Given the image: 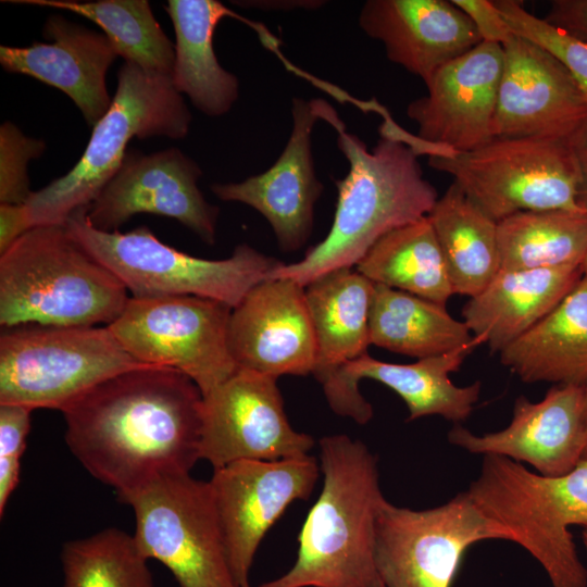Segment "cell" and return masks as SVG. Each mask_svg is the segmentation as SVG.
<instances>
[{
	"label": "cell",
	"instance_id": "1",
	"mask_svg": "<svg viewBox=\"0 0 587 587\" xmlns=\"http://www.w3.org/2000/svg\"><path fill=\"white\" fill-rule=\"evenodd\" d=\"M203 396L173 369L141 365L101 382L62 413L65 442L126 503L152 482L200 460Z\"/></svg>",
	"mask_w": 587,
	"mask_h": 587
},
{
	"label": "cell",
	"instance_id": "2",
	"mask_svg": "<svg viewBox=\"0 0 587 587\" xmlns=\"http://www.w3.org/2000/svg\"><path fill=\"white\" fill-rule=\"evenodd\" d=\"M322 120L337 130V146L349 172L335 180L337 202L327 236L296 263L280 264L267 278H289L303 287L319 276L357 265L389 232L416 222L434 208L436 188L424 177L419 154L407 134L390 120L379 127L372 150L346 130L334 108L324 101Z\"/></svg>",
	"mask_w": 587,
	"mask_h": 587
},
{
	"label": "cell",
	"instance_id": "3",
	"mask_svg": "<svg viewBox=\"0 0 587 587\" xmlns=\"http://www.w3.org/2000/svg\"><path fill=\"white\" fill-rule=\"evenodd\" d=\"M319 446L323 487L300 530L297 560L260 587H378L375 530L386 498L377 459L345 434Z\"/></svg>",
	"mask_w": 587,
	"mask_h": 587
},
{
	"label": "cell",
	"instance_id": "4",
	"mask_svg": "<svg viewBox=\"0 0 587 587\" xmlns=\"http://www.w3.org/2000/svg\"><path fill=\"white\" fill-rule=\"evenodd\" d=\"M129 299L124 284L63 225H40L0 254L2 328L108 326Z\"/></svg>",
	"mask_w": 587,
	"mask_h": 587
},
{
	"label": "cell",
	"instance_id": "5",
	"mask_svg": "<svg viewBox=\"0 0 587 587\" xmlns=\"http://www.w3.org/2000/svg\"><path fill=\"white\" fill-rule=\"evenodd\" d=\"M191 113L171 77L152 75L125 62L117 74L111 105L93 126L88 145L74 167L25 203L33 227L63 225L87 208L120 170L128 141L137 137L182 139Z\"/></svg>",
	"mask_w": 587,
	"mask_h": 587
},
{
	"label": "cell",
	"instance_id": "6",
	"mask_svg": "<svg viewBox=\"0 0 587 587\" xmlns=\"http://www.w3.org/2000/svg\"><path fill=\"white\" fill-rule=\"evenodd\" d=\"M87 208L65 222L71 235L126 287L132 297L196 296L237 307L282 264L247 243L221 260L198 258L162 242L147 226L127 233L91 225Z\"/></svg>",
	"mask_w": 587,
	"mask_h": 587
},
{
	"label": "cell",
	"instance_id": "7",
	"mask_svg": "<svg viewBox=\"0 0 587 587\" xmlns=\"http://www.w3.org/2000/svg\"><path fill=\"white\" fill-rule=\"evenodd\" d=\"M141 365L108 326L25 324L0 335V404L61 412L101 382Z\"/></svg>",
	"mask_w": 587,
	"mask_h": 587
},
{
	"label": "cell",
	"instance_id": "8",
	"mask_svg": "<svg viewBox=\"0 0 587 587\" xmlns=\"http://www.w3.org/2000/svg\"><path fill=\"white\" fill-rule=\"evenodd\" d=\"M573 139L494 138L428 164L453 182L489 217L500 222L526 211L587 213L580 204V173Z\"/></svg>",
	"mask_w": 587,
	"mask_h": 587
},
{
	"label": "cell",
	"instance_id": "9",
	"mask_svg": "<svg viewBox=\"0 0 587 587\" xmlns=\"http://www.w3.org/2000/svg\"><path fill=\"white\" fill-rule=\"evenodd\" d=\"M232 310L196 296L129 297L108 327L136 361L178 371L205 396L238 369L228 348Z\"/></svg>",
	"mask_w": 587,
	"mask_h": 587
},
{
	"label": "cell",
	"instance_id": "10",
	"mask_svg": "<svg viewBox=\"0 0 587 587\" xmlns=\"http://www.w3.org/2000/svg\"><path fill=\"white\" fill-rule=\"evenodd\" d=\"M488 539L512 536L467 491L424 510L385 500L375 530L377 576L383 587H452L465 551Z\"/></svg>",
	"mask_w": 587,
	"mask_h": 587
},
{
	"label": "cell",
	"instance_id": "11",
	"mask_svg": "<svg viewBox=\"0 0 587 587\" xmlns=\"http://www.w3.org/2000/svg\"><path fill=\"white\" fill-rule=\"evenodd\" d=\"M127 504L140 551L167 567L179 587H237L209 480L190 473L165 476Z\"/></svg>",
	"mask_w": 587,
	"mask_h": 587
},
{
	"label": "cell",
	"instance_id": "12",
	"mask_svg": "<svg viewBox=\"0 0 587 587\" xmlns=\"http://www.w3.org/2000/svg\"><path fill=\"white\" fill-rule=\"evenodd\" d=\"M277 378L237 369L203 396L200 459L214 469L241 460H283L308 455L312 436L290 425Z\"/></svg>",
	"mask_w": 587,
	"mask_h": 587
},
{
	"label": "cell",
	"instance_id": "13",
	"mask_svg": "<svg viewBox=\"0 0 587 587\" xmlns=\"http://www.w3.org/2000/svg\"><path fill=\"white\" fill-rule=\"evenodd\" d=\"M320 471L310 454L241 460L213 470L209 484L237 587H250V570L265 534L289 504L310 496Z\"/></svg>",
	"mask_w": 587,
	"mask_h": 587
},
{
	"label": "cell",
	"instance_id": "14",
	"mask_svg": "<svg viewBox=\"0 0 587 587\" xmlns=\"http://www.w3.org/2000/svg\"><path fill=\"white\" fill-rule=\"evenodd\" d=\"M197 162L177 148L145 154L127 150L117 173L87 209L91 225L115 232L137 214L175 218L202 241L216 238L218 208L205 200Z\"/></svg>",
	"mask_w": 587,
	"mask_h": 587
},
{
	"label": "cell",
	"instance_id": "15",
	"mask_svg": "<svg viewBox=\"0 0 587 587\" xmlns=\"http://www.w3.org/2000/svg\"><path fill=\"white\" fill-rule=\"evenodd\" d=\"M502 48L494 138L573 139L587 122V99L566 67L515 34Z\"/></svg>",
	"mask_w": 587,
	"mask_h": 587
},
{
	"label": "cell",
	"instance_id": "16",
	"mask_svg": "<svg viewBox=\"0 0 587 587\" xmlns=\"http://www.w3.org/2000/svg\"><path fill=\"white\" fill-rule=\"evenodd\" d=\"M483 341L472 340L444 354L419 359L411 364L388 363L371 355L349 362L322 385L330 409L360 425L373 417V408L359 389L361 379H372L394 390L407 404L408 421L439 415L454 423L465 421L479 399L480 383L457 386L449 374Z\"/></svg>",
	"mask_w": 587,
	"mask_h": 587
},
{
	"label": "cell",
	"instance_id": "17",
	"mask_svg": "<svg viewBox=\"0 0 587 587\" xmlns=\"http://www.w3.org/2000/svg\"><path fill=\"white\" fill-rule=\"evenodd\" d=\"M502 68V46L482 41L436 71L425 83L427 95L407 108L416 138L457 153L491 141Z\"/></svg>",
	"mask_w": 587,
	"mask_h": 587
},
{
	"label": "cell",
	"instance_id": "18",
	"mask_svg": "<svg viewBox=\"0 0 587 587\" xmlns=\"http://www.w3.org/2000/svg\"><path fill=\"white\" fill-rule=\"evenodd\" d=\"M228 348L238 369L274 378L312 374L316 340L305 288L289 278H266L233 308Z\"/></svg>",
	"mask_w": 587,
	"mask_h": 587
},
{
	"label": "cell",
	"instance_id": "19",
	"mask_svg": "<svg viewBox=\"0 0 587 587\" xmlns=\"http://www.w3.org/2000/svg\"><path fill=\"white\" fill-rule=\"evenodd\" d=\"M323 99L292 100V129L275 163L239 183L214 184L211 191L223 201L245 203L270 223L282 251L300 249L311 235L314 205L323 185L312 157V132L322 120Z\"/></svg>",
	"mask_w": 587,
	"mask_h": 587
},
{
	"label": "cell",
	"instance_id": "20",
	"mask_svg": "<svg viewBox=\"0 0 587 587\" xmlns=\"http://www.w3.org/2000/svg\"><path fill=\"white\" fill-rule=\"evenodd\" d=\"M448 440L471 453L525 462L542 476H562L586 455L582 386L555 385L538 402L520 396L505 428L475 435L457 424Z\"/></svg>",
	"mask_w": 587,
	"mask_h": 587
},
{
	"label": "cell",
	"instance_id": "21",
	"mask_svg": "<svg viewBox=\"0 0 587 587\" xmlns=\"http://www.w3.org/2000/svg\"><path fill=\"white\" fill-rule=\"evenodd\" d=\"M42 35L51 43L28 47L0 46L4 71L38 79L67 95L85 121L95 126L109 110L105 75L117 51L110 39L62 15H50Z\"/></svg>",
	"mask_w": 587,
	"mask_h": 587
},
{
	"label": "cell",
	"instance_id": "22",
	"mask_svg": "<svg viewBox=\"0 0 587 587\" xmlns=\"http://www.w3.org/2000/svg\"><path fill=\"white\" fill-rule=\"evenodd\" d=\"M359 25L384 45L388 60L424 83L483 41L469 16L447 0H369Z\"/></svg>",
	"mask_w": 587,
	"mask_h": 587
},
{
	"label": "cell",
	"instance_id": "23",
	"mask_svg": "<svg viewBox=\"0 0 587 587\" xmlns=\"http://www.w3.org/2000/svg\"><path fill=\"white\" fill-rule=\"evenodd\" d=\"M582 276L576 265L499 271L463 307V321L491 352H500L545 317Z\"/></svg>",
	"mask_w": 587,
	"mask_h": 587
},
{
	"label": "cell",
	"instance_id": "24",
	"mask_svg": "<svg viewBox=\"0 0 587 587\" xmlns=\"http://www.w3.org/2000/svg\"><path fill=\"white\" fill-rule=\"evenodd\" d=\"M165 10L175 32L174 87L208 116L226 114L238 99L239 82L218 63L213 38L217 24L236 15L216 0H168Z\"/></svg>",
	"mask_w": 587,
	"mask_h": 587
},
{
	"label": "cell",
	"instance_id": "25",
	"mask_svg": "<svg viewBox=\"0 0 587 587\" xmlns=\"http://www.w3.org/2000/svg\"><path fill=\"white\" fill-rule=\"evenodd\" d=\"M525 383L583 386L587 382V276L537 324L500 352Z\"/></svg>",
	"mask_w": 587,
	"mask_h": 587
},
{
	"label": "cell",
	"instance_id": "26",
	"mask_svg": "<svg viewBox=\"0 0 587 587\" xmlns=\"http://www.w3.org/2000/svg\"><path fill=\"white\" fill-rule=\"evenodd\" d=\"M373 287L353 267L325 273L304 287L316 340L312 374L320 384L367 354Z\"/></svg>",
	"mask_w": 587,
	"mask_h": 587
},
{
	"label": "cell",
	"instance_id": "27",
	"mask_svg": "<svg viewBox=\"0 0 587 587\" xmlns=\"http://www.w3.org/2000/svg\"><path fill=\"white\" fill-rule=\"evenodd\" d=\"M428 218L441 248L453 294L470 298L500 271L498 222L484 213L453 182Z\"/></svg>",
	"mask_w": 587,
	"mask_h": 587
},
{
	"label": "cell",
	"instance_id": "28",
	"mask_svg": "<svg viewBox=\"0 0 587 587\" xmlns=\"http://www.w3.org/2000/svg\"><path fill=\"white\" fill-rule=\"evenodd\" d=\"M472 338L464 321L451 316L445 304L374 284L371 345L419 360L452 351Z\"/></svg>",
	"mask_w": 587,
	"mask_h": 587
},
{
	"label": "cell",
	"instance_id": "29",
	"mask_svg": "<svg viewBox=\"0 0 587 587\" xmlns=\"http://www.w3.org/2000/svg\"><path fill=\"white\" fill-rule=\"evenodd\" d=\"M374 284L446 304L454 295L445 258L428 216L377 240L355 265Z\"/></svg>",
	"mask_w": 587,
	"mask_h": 587
},
{
	"label": "cell",
	"instance_id": "30",
	"mask_svg": "<svg viewBox=\"0 0 587 587\" xmlns=\"http://www.w3.org/2000/svg\"><path fill=\"white\" fill-rule=\"evenodd\" d=\"M500 271L582 266L587 213L526 211L498 222Z\"/></svg>",
	"mask_w": 587,
	"mask_h": 587
},
{
	"label": "cell",
	"instance_id": "31",
	"mask_svg": "<svg viewBox=\"0 0 587 587\" xmlns=\"http://www.w3.org/2000/svg\"><path fill=\"white\" fill-rule=\"evenodd\" d=\"M62 9L96 23L117 54L152 75L171 77L175 46L164 34L147 0H5Z\"/></svg>",
	"mask_w": 587,
	"mask_h": 587
},
{
	"label": "cell",
	"instance_id": "32",
	"mask_svg": "<svg viewBox=\"0 0 587 587\" xmlns=\"http://www.w3.org/2000/svg\"><path fill=\"white\" fill-rule=\"evenodd\" d=\"M61 562L63 587H153L134 535L116 527L65 542Z\"/></svg>",
	"mask_w": 587,
	"mask_h": 587
},
{
	"label": "cell",
	"instance_id": "33",
	"mask_svg": "<svg viewBox=\"0 0 587 587\" xmlns=\"http://www.w3.org/2000/svg\"><path fill=\"white\" fill-rule=\"evenodd\" d=\"M513 34L554 55L570 72L587 99V42L529 13L520 1H492Z\"/></svg>",
	"mask_w": 587,
	"mask_h": 587
},
{
	"label": "cell",
	"instance_id": "34",
	"mask_svg": "<svg viewBox=\"0 0 587 587\" xmlns=\"http://www.w3.org/2000/svg\"><path fill=\"white\" fill-rule=\"evenodd\" d=\"M45 142L25 136L11 122L0 127V202L25 204L29 188L27 163L41 155Z\"/></svg>",
	"mask_w": 587,
	"mask_h": 587
},
{
	"label": "cell",
	"instance_id": "35",
	"mask_svg": "<svg viewBox=\"0 0 587 587\" xmlns=\"http://www.w3.org/2000/svg\"><path fill=\"white\" fill-rule=\"evenodd\" d=\"M32 409L0 404V514L18 485L21 459L30 429Z\"/></svg>",
	"mask_w": 587,
	"mask_h": 587
},
{
	"label": "cell",
	"instance_id": "36",
	"mask_svg": "<svg viewBox=\"0 0 587 587\" xmlns=\"http://www.w3.org/2000/svg\"><path fill=\"white\" fill-rule=\"evenodd\" d=\"M463 11L476 27L483 41L503 45L514 34L492 1L451 0Z\"/></svg>",
	"mask_w": 587,
	"mask_h": 587
},
{
	"label": "cell",
	"instance_id": "37",
	"mask_svg": "<svg viewBox=\"0 0 587 587\" xmlns=\"http://www.w3.org/2000/svg\"><path fill=\"white\" fill-rule=\"evenodd\" d=\"M544 18L571 36L587 42V0H554Z\"/></svg>",
	"mask_w": 587,
	"mask_h": 587
},
{
	"label": "cell",
	"instance_id": "38",
	"mask_svg": "<svg viewBox=\"0 0 587 587\" xmlns=\"http://www.w3.org/2000/svg\"><path fill=\"white\" fill-rule=\"evenodd\" d=\"M30 228L25 204L0 203V254Z\"/></svg>",
	"mask_w": 587,
	"mask_h": 587
},
{
	"label": "cell",
	"instance_id": "39",
	"mask_svg": "<svg viewBox=\"0 0 587 587\" xmlns=\"http://www.w3.org/2000/svg\"><path fill=\"white\" fill-rule=\"evenodd\" d=\"M572 142L580 173V204L587 211V122Z\"/></svg>",
	"mask_w": 587,
	"mask_h": 587
},
{
	"label": "cell",
	"instance_id": "40",
	"mask_svg": "<svg viewBox=\"0 0 587 587\" xmlns=\"http://www.w3.org/2000/svg\"><path fill=\"white\" fill-rule=\"evenodd\" d=\"M239 5L253 7L262 10H290L296 8L313 9L319 8L324 1L312 0H290V1H238Z\"/></svg>",
	"mask_w": 587,
	"mask_h": 587
},
{
	"label": "cell",
	"instance_id": "41",
	"mask_svg": "<svg viewBox=\"0 0 587 587\" xmlns=\"http://www.w3.org/2000/svg\"><path fill=\"white\" fill-rule=\"evenodd\" d=\"M582 389H583V423H584L586 444H587V382L582 386ZM585 458H587V450H586Z\"/></svg>",
	"mask_w": 587,
	"mask_h": 587
},
{
	"label": "cell",
	"instance_id": "42",
	"mask_svg": "<svg viewBox=\"0 0 587 587\" xmlns=\"http://www.w3.org/2000/svg\"><path fill=\"white\" fill-rule=\"evenodd\" d=\"M582 539L587 553V525L582 526Z\"/></svg>",
	"mask_w": 587,
	"mask_h": 587
},
{
	"label": "cell",
	"instance_id": "43",
	"mask_svg": "<svg viewBox=\"0 0 587 587\" xmlns=\"http://www.w3.org/2000/svg\"><path fill=\"white\" fill-rule=\"evenodd\" d=\"M582 271H583V274L587 276V252L582 263Z\"/></svg>",
	"mask_w": 587,
	"mask_h": 587
},
{
	"label": "cell",
	"instance_id": "44",
	"mask_svg": "<svg viewBox=\"0 0 587 587\" xmlns=\"http://www.w3.org/2000/svg\"><path fill=\"white\" fill-rule=\"evenodd\" d=\"M378 587H383L382 585H379Z\"/></svg>",
	"mask_w": 587,
	"mask_h": 587
}]
</instances>
